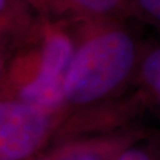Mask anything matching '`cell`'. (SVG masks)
Wrapping results in <instances>:
<instances>
[{
    "instance_id": "obj_1",
    "label": "cell",
    "mask_w": 160,
    "mask_h": 160,
    "mask_svg": "<svg viewBox=\"0 0 160 160\" xmlns=\"http://www.w3.org/2000/svg\"><path fill=\"white\" fill-rule=\"evenodd\" d=\"M129 20L74 24L75 50L62 88L69 113L118 98L135 88L146 42Z\"/></svg>"
},
{
    "instance_id": "obj_2",
    "label": "cell",
    "mask_w": 160,
    "mask_h": 160,
    "mask_svg": "<svg viewBox=\"0 0 160 160\" xmlns=\"http://www.w3.org/2000/svg\"><path fill=\"white\" fill-rule=\"evenodd\" d=\"M74 50V24L48 22L39 38L1 57V98L65 106L62 88Z\"/></svg>"
},
{
    "instance_id": "obj_3",
    "label": "cell",
    "mask_w": 160,
    "mask_h": 160,
    "mask_svg": "<svg viewBox=\"0 0 160 160\" xmlns=\"http://www.w3.org/2000/svg\"><path fill=\"white\" fill-rule=\"evenodd\" d=\"M65 106L0 100V160H30L45 151L68 116Z\"/></svg>"
},
{
    "instance_id": "obj_4",
    "label": "cell",
    "mask_w": 160,
    "mask_h": 160,
    "mask_svg": "<svg viewBox=\"0 0 160 160\" xmlns=\"http://www.w3.org/2000/svg\"><path fill=\"white\" fill-rule=\"evenodd\" d=\"M148 132L140 125L109 134L89 135L50 145L42 154L45 160H116L132 143Z\"/></svg>"
},
{
    "instance_id": "obj_5",
    "label": "cell",
    "mask_w": 160,
    "mask_h": 160,
    "mask_svg": "<svg viewBox=\"0 0 160 160\" xmlns=\"http://www.w3.org/2000/svg\"><path fill=\"white\" fill-rule=\"evenodd\" d=\"M50 23L80 24L101 19H133L131 0H30Z\"/></svg>"
},
{
    "instance_id": "obj_6",
    "label": "cell",
    "mask_w": 160,
    "mask_h": 160,
    "mask_svg": "<svg viewBox=\"0 0 160 160\" xmlns=\"http://www.w3.org/2000/svg\"><path fill=\"white\" fill-rule=\"evenodd\" d=\"M46 23L30 0H0L1 57L39 38Z\"/></svg>"
},
{
    "instance_id": "obj_7",
    "label": "cell",
    "mask_w": 160,
    "mask_h": 160,
    "mask_svg": "<svg viewBox=\"0 0 160 160\" xmlns=\"http://www.w3.org/2000/svg\"><path fill=\"white\" fill-rule=\"evenodd\" d=\"M134 89L140 92L147 108L160 113V38L146 42Z\"/></svg>"
},
{
    "instance_id": "obj_8",
    "label": "cell",
    "mask_w": 160,
    "mask_h": 160,
    "mask_svg": "<svg viewBox=\"0 0 160 160\" xmlns=\"http://www.w3.org/2000/svg\"><path fill=\"white\" fill-rule=\"evenodd\" d=\"M116 160H160V134L148 133L123 149Z\"/></svg>"
},
{
    "instance_id": "obj_9",
    "label": "cell",
    "mask_w": 160,
    "mask_h": 160,
    "mask_svg": "<svg viewBox=\"0 0 160 160\" xmlns=\"http://www.w3.org/2000/svg\"><path fill=\"white\" fill-rule=\"evenodd\" d=\"M132 18L148 24L160 33V0H131Z\"/></svg>"
},
{
    "instance_id": "obj_10",
    "label": "cell",
    "mask_w": 160,
    "mask_h": 160,
    "mask_svg": "<svg viewBox=\"0 0 160 160\" xmlns=\"http://www.w3.org/2000/svg\"><path fill=\"white\" fill-rule=\"evenodd\" d=\"M30 160H45V159H44V157H43V155H42V153H40V154L36 155V157H33L32 159H30Z\"/></svg>"
}]
</instances>
